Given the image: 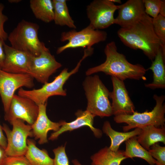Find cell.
<instances>
[{
  "instance_id": "cell-1",
  "label": "cell",
  "mask_w": 165,
  "mask_h": 165,
  "mask_svg": "<svg viewBox=\"0 0 165 165\" xmlns=\"http://www.w3.org/2000/svg\"><path fill=\"white\" fill-rule=\"evenodd\" d=\"M117 35L125 46L134 50H141L152 61L161 47L154 30L152 18L146 13L134 24L121 28Z\"/></svg>"
},
{
  "instance_id": "cell-2",
  "label": "cell",
  "mask_w": 165,
  "mask_h": 165,
  "mask_svg": "<svg viewBox=\"0 0 165 165\" xmlns=\"http://www.w3.org/2000/svg\"><path fill=\"white\" fill-rule=\"evenodd\" d=\"M104 53L106 56L105 61L89 68L86 72V75L102 72L123 81L127 79L140 80L145 79L146 70L142 65L134 64L128 62L124 55L118 52L114 42L107 44Z\"/></svg>"
},
{
  "instance_id": "cell-3",
  "label": "cell",
  "mask_w": 165,
  "mask_h": 165,
  "mask_svg": "<svg viewBox=\"0 0 165 165\" xmlns=\"http://www.w3.org/2000/svg\"><path fill=\"white\" fill-rule=\"evenodd\" d=\"M83 86L87 100V111L95 117L102 118L112 115L110 92L98 75L87 76Z\"/></svg>"
},
{
  "instance_id": "cell-4",
  "label": "cell",
  "mask_w": 165,
  "mask_h": 165,
  "mask_svg": "<svg viewBox=\"0 0 165 165\" xmlns=\"http://www.w3.org/2000/svg\"><path fill=\"white\" fill-rule=\"evenodd\" d=\"M39 28L37 24L23 20L10 33L7 39L13 48L37 56L48 49L38 38Z\"/></svg>"
},
{
  "instance_id": "cell-5",
  "label": "cell",
  "mask_w": 165,
  "mask_h": 165,
  "mask_svg": "<svg viewBox=\"0 0 165 165\" xmlns=\"http://www.w3.org/2000/svg\"><path fill=\"white\" fill-rule=\"evenodd\" d=\"M156 105L151 111L138 112L134 111L131 114L121 115L115 116L114 121L117 123H125L127 125L123 127V131L127 132L136 128H141L150 125L156 127L164 126L165 123V96L153 95Z\"/></svg>"
},
{
  "instance_id": "cell-6",
  "label": "cell",
  "mask_w": 165,
  "mask_h": 165,
  "mask_svg": "<svg viewBox=\"0 0 165 165\" xmlns=\"http://www.w3.org/2000/svg\"><path fill=\"white\" fill-rule=\"evenodd\" d=\"M87 57L86 54H84L76 67L72 70L68 72L67 68H64L53 81L44 84L41 88L27 90L21 88L19 89L18 95L31 99L38 106L46 103L48 98L52 96H66V91L63 89L64 84L70 77L78 71L82 62Z\"/></svg>"
},
{
  "instance_id": "cell-7",
  "label": "cell",
  "mask_w": 165,
  "mask_h": 165,
  "mask_svg": "<svg viewBox=\"0 0 165 165\" xmlns=\"http://www.w3.org/2000/svg\"><path fill=\"white\" fill-rule=\"evenodd\" d=\"M107 37L106 32L94 29L89 25L80 31H77L73 29L64 32L61 34L60 40L62 42H68L58 48L56 53L60 54L68 49L91 48L95 44L105 41Z\"/></svg>"
},
{
  "instance_id": "cell-8",
  "label": "cell",
  "mask_w": 165,
  "mask_h": 165,
  "mask_svg": "<svg viewBox=\"0 0 165 165\" xmlns=\"http://www.w3.org/2000/svg\"><path fill=\"white\" fill-rule=\"evenodd\" d=\"M10 123L13 126L12 130L5 124L2 126L6 136V153L8 156L25 155L28 148L27 138L33 137L31 126L20 119Z\"/></svg>"
},
{
  "instance_id": "cell-9",
  "label": "cell",
  "mask_w": 165,
  "mask_h": 165,
  "mask_svg": "<svg viewBox=\"0 0 165 165\" xmlns=\"http://www.w3.org/2000/svg\"><path fill=\"white\" fill-rule=\"evenodd\" d=\"M116 5L110 0H94L86 7L89 25L96 30L104 29L115 24L114 14L118 10Z\"/></svg>"
},
{
  "instance_id": "cell-10",
  "label": "cell",
  "mask_w": 165,
  "mask_h": 165,
  "mask_svg": "<svg viewBox=\"0 0 165 165\" xmlns=\"http://www.w3.org/2000/svg\"><path fill=\"white\" fill-rule=\"evenodd\" d=\"M33 79L28 74L10 73L0 69V95L5 113L8 111L15 91L23 87H33Z\"/></svg>"
},
{
  "instance_id": "cell-11",
  "label": "cell",
  "mask_w": 165,
  "mask_h": 165,
  "mask_svg": "<svg viewBox=\"0 0 165 165\" xmlns=\"http://www.w3.org/2000/svg\"><path fill=\"white\" fill-rule=\"evenodd\" d=\"M39 112V106L31 99L14 94L4 119L10 123L20 119L31 125L36 120Z\"/></svg>"
},
{
  "instance_id": "cell-12",
  "label": "cell",
  "mask_w": 165,
  "mask_h": 165,
  "mask_svg": "<svg viewBox=\"0 0 165 165\" xmlns=\"http://www.w3.org/2000/svg\"><path fill=\"white\" fill-rule=\"evenodd\" d=\"M61 66L48 48L39 55L33 56L29 74L44 84L48 82L50 77Z\"/></svg>"
},
{
  "instance_id": "cell-13",
  "label": "cell",
  "mask_w": 165,
  "mask_h": 165,
  "mask_svg": "<svg viewBox=\"0 0 165 165\" xmlns=\"http://www.w3.org/2000/svg\"><path fill=\"white\" fill-rule=\"evenodd\" d=\"M4 50L5 57L1 70L10 73L29 74L33 56L15 49L5 43Z\"/></svg>"
},
{
  "instance_id": "cell-14",
  "label": "cell",
  "mask_w": 165,
  "mask_h": 165,
  "mask_svg": "<svg viewBox=\"0 0 165 165\" xmlns=\"http://www.w3.org/2000/svg\"><path fill=\"white\" fill-rule=\"evenodd\" d=\"M113 90L110 92L112 100V115L131 114L135 111V106L129 95L124 81L115 77H111Z\"/></svg>"
},
{
  "instance_id": "cell-15",
  "label": "cell",
  "mask_w": 165,
  "mask_h": 165,
  "mask_svg": "<svg viewBox=\"0 0 165 165\" xmlns=\"http://www.w3.org/2000/svg\"><path fill=\"white\" fill-rule=\"evenodd\" d=\"M115 24L121 28L131 25L139 20L145 14L142 0H129L119 5Z\"/></svg>"
},
{
  "instance_id": "cell-16",
  "label": "cell",
  "mask_w": 165,
  "mask_h": 165,
  "mask_svg": "<svg viewBox=\"0 0 165 165\" xmlns=\"http://www.w3.org/2000/svg\"><path fill=\"white\" fill-rule=\"evenodd\" d=\"M47 103L38 105V116L34 123L31 125L33 137L35 140H38V143L41 145L48 142L47 133L49 131H57L65 121L54 122L48 118L46 113Z\"/></svg>"
},
{
  "instance_id": "cell-17",
  "label": "cell",
  "mask_w": 165,
  "mask_h": 165,
  "mask_svg": "<svg viewBox=\"0 0 165 165\" xmlns=\"http://www.w3.org/2000/svg\"><path fill=\"white\" fill-rule=\"evenodd\" d=\"M75 115L76 116L75 119L69 123L65 121L57 131L51 134L49 140H54L64 132L71 131L84 126L88 127L96 137L99 138L101 137L102 134L101 131L94 128L93 126L95 117L94 116L86 110L85 111L78 110L75 113Z\"/></svg>"
},
{
  "instance_id": "cell-18",
  "label": "cell",
  "mask_w": 165,
  "mask_h": 165,
  "mask_svg": "<svg viewBox=\"0 0 165 165\" xmlns=\"http://www.w3.org/2000/svg\"><path fill=\"white\" fill-rule=\"evenodd\" d=\"M165 54L161 47L157 52L151 66L148 68L153 73L152 82L145 84V86L154 90L165 88Z\"/></svg>"
},
{
  "instance_id": "cell-19",
  "label": "cell",
  "mask_w": 165,
  "mask_h": 165,
  "mask_svg": "<svg viewBox=\"0 0 165 165\" xmlns=\"http://www.w3.org/2000/svg\"><path fill=\"white\" fill-rule=\"evenodd\" d=\"M141 133L136 136L139 143L145 149L148 150L151 146L158 142L165 144L164 126L156 127L150 125L143 127Z\"/></svg>"
},
{
  "instance_id": "cell-20",
  "label": "cell",
  "mask_w": 165,
  "mask_h": 165,
  "mask_svg": "<svg viewBox=\"0 0 165 165\" xmlns=\"http://www.w3.org/2000/svg\"><path fill=\"white\" fill-rule=\"evenodd\" d=\"M90 159L91 165H120L127 158L124 151L114 152L106 146L91 156Z\"/></svg>"
},
{
  "instance_id": "cell-21",
  "label": "cell",
  "mask_w": 165,
  "mask_h": 165,
  "mask_svg": "<svg viewBox=\"0 0 165 165\" xmlns=\"http://www.w3.org/2000/svg\"><path fill=\"white\" fill-rule=\"evenodd\" d=\"M102 130L111 139V144L109 147V148L113 151L116 152L119 150L120 145L123 142L140 134L141 129L138 128L130 132H119L113 130L109 122L106 121L104 123Z\"/></svg>"
},
{
  "instance_id": "cell-22",
  "label": "cell",
  "mask_w": 165,
  "mask_h": 165,
  "mask_svg": "<svg viewBox=\"0 0 165 165\" xmlns=\"http://www.w3.org/2000/svg\"><path fill=\"white\" fill-rule=\"evenodd\" d=\"M28 148L25 154L31 165H53V159L44 149H40L31 139L27 140Z\"/></svg>"
},
{
  "instance_id": "cell-23",
  "label": "cell",
  "mask_w": 165,
  "mask_h": 165,
  "mask_svg": "<svg viewBox=\"0 0 165 165\" xmlns=\"http://www.w3.org/2000/svg\"><path fill=\"white\" fill-rule=\"evenodd\" d=\"M30 6L37 19L46 23L53 20L54 12L52 0H31Z\"/></svg>"
},
{
  "instance_id": "cell-24",
  "label": "cell",
  "mask_w": 165,
  "mask_h": 165,
  "mask_svg": "<svg viewBox=\"0 0 165 165\" xmlns=\"http://www.w3.org/2000/svg\"><path fill=\"white\" fill-rule=\"evenodd\" d=\"M136 136L132 137L125 141V156L127 159L140 158L145 160L150 165H155L156 160L151 156L148 151L139 143Z\"/></svg>"
},
{
  "instance_id": "cell-25",
  "label": "cell",
  "mask_w": 165,
  "mask_h": 165,
  "mask_svg": "<svg viewBox=\"0 0 165 165\" xmlns=\"http://www.w3.org/2000/svg\"><path fill=\"white\" fill-rule=\"evenodd\" d=\"M54 12L53 20L55 24L60 26H67L75 29L76 26L71 16L67 0H53Z\"/></svg>"
},
{
  "instance_id": "cell-26",
  "label": "cell",
  "mask_w": 165,
  "mask_h": 165,
  "mask_svg": "<svg viewBox=\"0 0 165 165\" xmlns=\"http://www.w3.org/2000/svg\"><path fill=\"white\" fill-rule=\"evenodd\" d=\"M154 32L159 39L163 53L165 54V16L160 14L152 18Z\"/></svg>"
},
{
  "instance_id": "cell-27",
  "label": "cell",
  "mask_w": 165,
  "mask_h": 165,
  "mask_svg": "<svg viewBox=\"0 0 165 165\" xmlns=\"http://www.w3.org/2000/svg\"><path fill=\"white\" fill-rule=\"evenodd\" d=\"M145 13L152 18L157 17L159 14L161 0H142Z\"/></svg>"
},
{
  "instance_id": "cell-28",
  "label": "cell",
  "mask_w": 165,
  "mask_h": 165,
  "mask_svg": "<svg viewBox=\"0 0 165 165\" xmlns=\"http://www.w3.org/2000/svg\"><path fill=\"white\" fill-rule=\"evenodd\" d=\"M148 152L156 160L155 165H165V147L160 146L157 143L152 145Z\"/></svg>"
},
{
  "instance_id": "cell-29",
  "label": "cell",
  "mask_w": 165,
  "mask_h": 165,
  "mask_svg": "<svg viewBox=\"0 0 165 165\" xmlns=\"http://www.w3.org/2000/svg\"><path fill=\"white\" fill-rule=\"evenodd\" d=\"M65 147V146H61L53 150L54 154L53 165H69Z\"/></svg>"
},
{
  "instance_id": "cell-30",
  "label": "cell",
  "mask_w": 165,
  "mask_h": 165,
  "mask_svg": "<svg viewBox=\"0 0 165 165\" xmlns=\"http://www.w3.org/2000/svg\"><path fill=\"white\" fill-rule=\"evenodd\" d=\"M4 165H31L25 155L7 156Z\"/></svg>"
},
{
  "instance_id": "cell-31",
  "label": "cell",
  "mask_w": 165,
  "mask_h": 165,
  "mask_svg": "<svg viewBox=\"0 0 165 165\" xmlns=\"http://www.w3.org/2000/svg\"><path fill=\"white\" fill-rule=\"evenodd\" d=\"M4 6L2 3H0V37L4 41L8 38V35L4 29V24L8 20V18L3 13Z\"/></svg>"
},
{
  "instance_id": "cell-32",
  "label": "cell",
  "mask_w": 165,
  "mask_h": 165,
  "mask_svg": "<svg viewBox=\"0 0 165 165\" xmlns=\"http://www.w3.org/2000/svg\"><path fill=\"white\" fill-rule=\"evenodd\" d=\"M4 41L0 37V69H2L5 59V55L4 50Z\"/></svg>"
},
{
  "instance_id": "cell-33",
  "label": "cell",
  "mask_w": 165,
  "mask_h": 165,
  "mask_svg": "<svg viewBox=\"0 0 165 165\" xmlns=\"http://www.w3.org/2000/svg\"><path fill=\"white\" fill-rule=\"evenodd\" d=\"M3 131L2 127L0 124V145L5 149L7 145V141Z\"/></svg>"
},
{
  "instance_id": "cell-34",
  "label": "cell",
  "mask_w": 165,
  "mask_h": 165,
  "mask_svg": "<svg viewBox=\"0 0 165 165\" xmlns=\"http://www.w3.org/2000/svg\"><path fill=\"white\" fill-rule=\"evenodd\" d=\"M7 156L5 149L0 145V165H4Z\"/></svg>"
},
{
  "instance_id": "cell-35",
  "label": "cell",
  "mask_w": 165,
  "mask_h": 165,
  "mask_svg": "<svg viewBox=\"0 0 165 165\" xmlns=\"http://www.w3.org/2000/svg\"><path fill=\"white\" fill-rule=\"evenodd\" d=\"M160 14L165 16V1L163 0L161 5Z\"/></svg>"
},
{
  "instance_id": "cell-36",
  "label": "cell",
  "mask_w": 165,
  "mask_h": 165,
  "mask_svg": "<svg viewBox=\"0 0 165 165\" xmlns=\"http://www.w3.org/2000/svg\"><path fill=\"white\" fill-rule=\"evenodd\" d=\"M72 162L74 165H82L76 159L73 160L72 161Z\"/></svg>"
},
{
  "instance_id": "cell-37",
  "label": "cell",
  "mask_w": 165,
  "mask_h": 165,
  "mask_svg": "<svg viewBox=\"0 0 165 165\" xmlns=\"http://www.w3.org/2000/svg\"><path fill=\"white\" fill-rule=\"evenodd\" d=\"M110 1L114 3H116L121 4L122 3L121 1L120 0H110Z\"/></svg>"
},
{
  "instance_id": "cell-38",
  "label": "cell",
  "mask_w": 165,
  "mask_h": 165,
  "mask_svg": "<svg viewBox=\"0 0 165 165\" xmlns=\"http://www.w3.org/2000/svg\"><path fill=\"white\" fill-rule=\"evenodd\" d=\"M21 0H9V2H10V3H17L20 2Z\"/></svg>"
}]
</instances>
